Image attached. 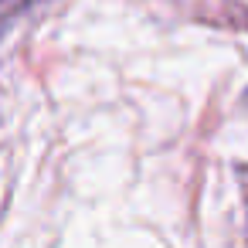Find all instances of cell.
Returning <instances> with one entry per match:
<instances>
[{"mask_svg": "<svg viewBox=\"0 0 248 248\" xmlns=\"http://www.w3.org/2000/svg\"><path fill=\"white\" fill-rule=\"evenodd\" d=\"M38 4H45V0H4V17H7V24H11L17 14H24V11H31V7H38Z\"/></svg>", "mask_w": 248, "mask_h": 248, "instance_id": "1", "label": "cell"}]
</instances>
